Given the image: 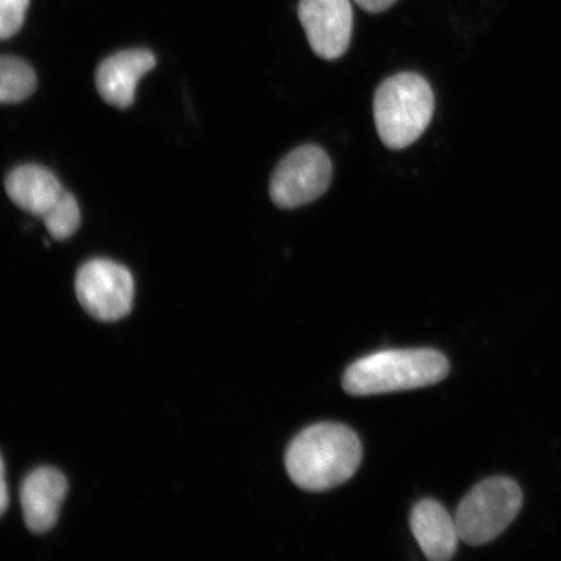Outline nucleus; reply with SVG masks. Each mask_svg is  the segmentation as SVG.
Returning <instances> with one entry per match:
<instances>
[{"label":"nucleus","mask_w":561,"mask_h":561,"mask_svg":"<svg viewBox=\"0 0 561 561\" xmlns=\"http://www.w3.org/2000/svg\"><path fill=\"white\" fill-rule=\"evenodd\" d=\"M362 459V442L353 430L342 424L320 423L294 438L285 455V466L298 488L321 493L348 481Z\"/></svg>","instance_id":"obj_1"},{"label":"nucleus","mask_w":561,"mask_h":561,"mask_svg":"<svg viewBox=\"0 0 561 561\" xmlns=\"http://www.w3.org/2000/svg\"><path fill=\"white\" fill-rule=\"evenodd\" d=\"M448 371L450 364L437 350H386L351 364L342 383L350 396H378L425 388L445 380Z\"/></svg>","instance_id":"obj_2"},{"label":"nucleus","mask_w":561,"mask_h":561,"mask_svg":"<svg viewBox=\"0 0 561 561\" xmlns=\"http://www.w3.org/2000/svg\"><path fill=\"white\" fill-rule=\"evenodd\" d=\"M375 122L382 144L391 150H402L424 135L434 114L433 90L416 73L389 77L377 89Z\"/></svg>","instance_id":"obj_3"},{"label":"nucleus","mask_w":561,"mask_h":561,"mask_svg":"<svg viewBox=\"0 0 561 561\" xmlns=\"http://www.w3.org/2000/svg\"><path fill=\"white\" fill-rule=\"evenodd\" d=\"M520 486L508 477H491L476 485L456 511L460 541L481 546L508 528L523 507Z\"/></svg>","instance_id":"obj_4"},{"label":"nucleus","mask_w":561,"mask_h":561,"mask_svg":"<svg viewBox=\"0 0 561 561\" xmlns=\"http://www.w3.org/2000/svg\"><path fill=\"white\" fill-rule=\"evenodd\" d=\"M332 172V161L321 147L300 146L287 153L273 172L271 198L284 209L306 206L328 191Z\"/></svg>","instance_id":"obj_5"},{"label":"nucleus","mask_w":561,"mask_h":561,"mask_svg":"<svg viewBox=\"0 0 561 561\" xmlns=\"http://www.w3.org/2000/svg\"><path fill=\"white\" fill-rule=\"evenodd\" d=\"M76 294L83 310L94 319L117 321L131 311L135 279L124 265L93 259L77 272Z\"/></svg>","instance_id":"obj_6"},{"label":"nucleus","mask_w":561,"mask_h":561,"mask_svg":"<svg viewBox=\"0 0 561 561\" xmlns=\"http://www.w3.org/2000/svg\"><path fill=\"white\" fill-rule=\"evenodd\" d=\"M298 16L316 55L335 60L346 54L354 26L350 0H300Z\"/></svg>","instance_id":"obj_7"},{"label":"nucleus","mask_w":561,"mask_h":561,"mask_svg":"<svg viewBox=\"0 0 561 561\" xmlns=\"http://www.w3.org/2000/svg\"><path fill=\"white\" fill-rule=\"evenodd\" d=\"M156 66V55L144 48L117 53L98 67L96 89L110 105L128 108L135 103L139 80Z\"/></svg>","instance_id":"obj_8"},{"label":"nucleus","mask_w":561,"mask_h":561,"mask_svg":"<svg viewBox=\"0 0 561 561\" xmlns=\"http://www.w3.org/2000/svg\"><path fill=\"white\" fill-rule=\"evenodd\" d=\"M67 491L68 482L58 469L38 468L27 474L20 489L27 529L42 535L54 528Z\"/></svg>","instance_id":"obj_9"},{"label":"nucleus","mask_w":561,"mask_h":561,"mask_svg":"<svg viewBox=\"0 0 561 561\" xmlns=\"http://www.w3.org/2000/svg\"><path fill=\"white\" fill-rule=\"evenodd\" d=\"M4 186L13 205L42 220L59 205L67 193L50 170L35 164L15 168L7 175Z\"/></svg>","instance_id":"obj_10"},{"label":"nucleus","mask_w":561,"mask_h":561,"mask_svg":"<svg viewBox=\"0 0 561 561\" xmlns=\"http://www.w3.org/2000/svg\"><path fill=\"white\" fill-rule=\"evenodd\" d=\"M410 525L427 559L446 561L455 556L460 539L458 526L440 503L432 500L419 502L411 512Z\"/></svg>","instance_id":"obj_11"},{"label":"nucleus","mask_w":561,"mask_h":561,"mask_svg":"<svg viewBox=\"0 0 561 561\" xmlns=\"http://www.w3.org/2000/svg\"><path fill=\"white\" fill-rule=\"evenodd\" d=\"M37 89V76L26 61L3 55L0 59V101L19 103L27 100Z\"/></svg>","instance_id":"obj_12"},{"label":"nucleus","mask_w":561,"mask_h":561,"mask_svg":"<svg viewBox=\"0 0 561 561\" xmlns=\"http://www.w3.org/2000/svg\"><path fill=\"white\" fill-rule=\"evenodd\" d=\"M44 222L54 240L65 241L72 237L81 226V210L75 196L67 192Z\"/></svg>","instance_id":"obj_13"},{"label":"nucleus","mask_w":561,"mask_h":561,"mask_svg":"<svg viewBox=\"0 0 561 561\" xmlns=\"http://www.w3.org/2000/svg\"><path fill=\"white\" fill-rule=\"evenodd\" d=\"M31 0H0V37H13L24 24Z\"/></svg>","instance_id":"obj_14"},{"label":"nucleus","mask_w":561,"mask_h":561,"mask_svg":"<svg viewBox=\"0 0 561 561\" xmlns=\"http://www.w3.org/2000/svg\"><path fill=\"white\" fill-rule=\"evenodd\" d=\"M397 2L398 0H355V3L359 5L362 10L369 13L388 11Z\"/></svg>","instance_id":"obj_15"},{"label":"nucleus","mask_w":561,"mask_h":561,"mask_svg":"<svg viewBox=\"0 0 561 561\" xmlns=\"http://www.w3.org/2000/svg\"><path fill=\"white\" fill-rule=\"evenodd\" d=\"M9 491H7V483H5V465L4 459H2V495H0V510H2V515L7 511V507H9Z\"/></svg>","instance_id":"obj_16"}]
</instances>
